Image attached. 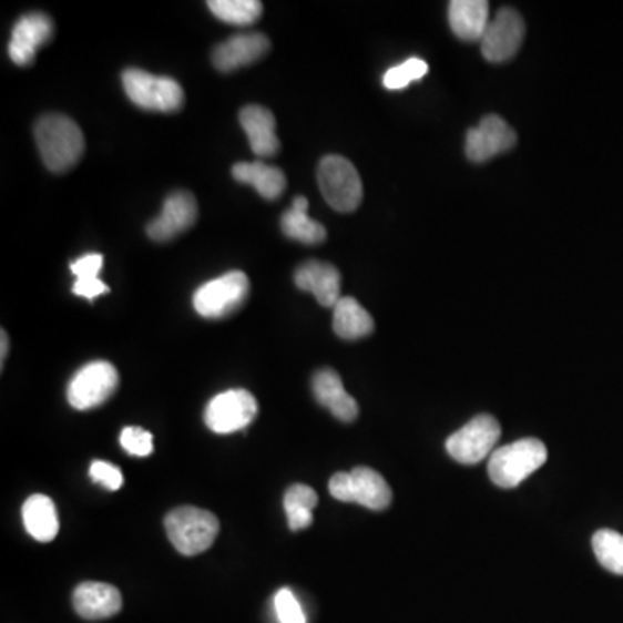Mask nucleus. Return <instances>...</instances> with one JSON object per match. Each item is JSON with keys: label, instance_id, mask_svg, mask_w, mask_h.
<instances>
[{"label": "nucleus", "instance_id": "1", "mask_svg": "<svg viewBox=\"0 0 623 623\" xmlns=\"http://www.w3.org/2000/svg\"><path fill=\"white\" fill-rule=\"evenodd\" d=\"M35 141L40 156L54 174H64L82 159L85 150L80 126L64 115H44L37 122Z\"/></svg>", "mask_w": 623, "mask_h": 623}, {"label": "nucleus", "instance_id": "2", "mask_svg": "<svg viewBox=\"0 0 623 623\" xmlns=\"http://www.w3.org/2000/svg\"><path fill=\"white\" fill-rule=\"evenodd\" d=\"M166 535L184 556H196L212 548L218 535V520L214 513L194 505H181L165 518Z\"/></svg>", "mask_w": 623, "mask_h": 623}, {"label": "nucleus", "instance_id": "3", "mask_svg": "<svg viewBox=\"0 0 623 623\" xmlns=\"http://www.w3.org/2000/svg\"><path fill=\"white\" fill-rule=\"evenodd\" d=\"M548 461V449L537 438H523L490 455V480L502 489H514Z\"/></svg>", "mask_w": 623, "mask_h": 623}, {"label": "nucleus", "instance_id": "4", "mask_svg": "<svg viewBox=\"0 0 623 623\" xmlns=\"http://www.w3.org/2000/svg\"><path fill=\"white\" fill-rule=\"evenodd\" d=\"M320 193L336 212L350 214L362 202V181L356 166L344 156L331 154L320 160L317 168Z\"/></svg>", "mask_w": 623, "mask_h": 623}, {"label": "nucleus", "instance_id": "5", "mask_svg": "<svg viewBox=\"0 0 623 623\" xmlns=\"http://www.w3.org/2000/svg\"><path fill=\"white\" fill-rule=\"evenodd\" d=\"M123 89L135 106L160 113H174L184 104V91L168 76H156L137 68H129L122 75Z\"/></svg>", "mask_w": 623, "mask_h": 623}, {"label": "nucleus", "instance_id": "6", "mask_svg": "<svg viewBox=\"0 0 623 623\" xmlns=\"http://www.w3.org/2000/svg\"><path fill=\"white\" fill-rule=\"evenodd\" d=\"M248 293V276L241 270H231L196 289L193 296L194 310L205 319H222L243 307Z\"/></svg>", "mask_w": 623, "mask_h": 623}, {"label": "nucleus", "instance_id": "7", "mask_svg": "<svg viewBox=\"0 0 623 623\" xmlns=\"http://www.w3.org/2000/svg\"><path fill=\"white\" fill-rule=\"evenodd\" d=\"M329 492L341 502H357L372 511L391 504V489L378 471L359 466L350 473H336L329 480Z\"/></svg>", "mask_w": 623, "mask_h": 623}, {"label": "nucleus", "instance_id": "8", "mask_svg": "<svg viewBox=\"0 0 623 623\" xmlns=\"http://www.w3.org/2000/svg\"><path fill=\"white\" fill-rule=\"evenodd\" d=\"M120 385L119 371L106 360L83 366L68 387V402L73 409L89 410L103 406L113 397Z\"/></svg>", "mask_w": 623, "mask_h": 623}, {"label": "nucleus", "instance_id": "9", "mask_svg": "<svg viewBox=\"0 0 623 623\" xmlns=\"http://www.w3.org/2000/svg\"><path fill=\"white\" fill-rule=\"evenodd\" d=\"M499 438L501 425L498 419L490 415H480L447 438V452L461 464H477L492 455Z\"/></svg>", "mask_w": 623, "mask_h": 623}, {"label": "nucleus", "instance_id": "10", "mask_svg": "<svg viewBox=\"0 0 623 623\" xmlns=\"http://www.w3.org/2000/svg\"><path fill=\"white\" fill-rule=\"evenodd\" d=\"M257 415V399L248 390H227L210 400L205 422L215 433L227 435L248 427Z\"/></svg>", "mask_w": 623, "mask_h": 623}, {"label": "nucleus", "instance_id": "11", "mask_svg": "<svg viewBox=\"0 0 623 623\" xmlns=\"http://www.w3.org/2000/svg\"><path fill=\"white\" fill-rule=\"evenodd\" d=\"M525 39V21L513 8H502L490 20L486 35L480 40L481 54L490 63H505L520 51Z\"/></svg>", "mask_w": 623, "mask_h": 623}, {"label": "nucleus", "instance_id": "12", "mask_svg": "<svg viewBox=\"0 0 623 623\" xmlns=\"http://www.w3.org/2000/svg\"><path fill=\"white\" fill-rule=\"evenodd\" d=\"M517 144L513 126L498 115H487L466 135V156L474 163L492 160Z\"/></svg>", "mask_w": 623, "mask_h": 623}, {"label": "nucleus", "instance_id": "13", "mask_svg": "<svg viewBox=\"0 0 623 623\" xmlns=\"http://www.w3.org/2000/svg\"><path fill=\"white\" fill-rule=\"evenodd\" d=\"M52 32H54V24L44 12H30L21 17L12 28L11 42H9L12 63L18 67L32 63L37 51L52 39Z\"/></svg>", "mask_w": 623, "mask_h": 623}, {"label": "nucleus", "instance_id": "14", "mask_svg": "<svg viewBox=\"0 0 623 623\" xmlns=\"http://www.w3.org/2000/svg\"><path fill=\"white\" fill-rule=\"evenodd\" d=\"M196 218L197 203L193 194L177 191L166 197L162 214L147 225V236L159 243H165L191 229Z\"/></svg>", "mask_w": 623, "mask_h": 623}, {"label": "nucleus", "instance_id": "15", "mask_svg": "<svg viewBox=\"0 0 623 623\" xmlns=\"http://www.w3.org/2000/svg\"><path fill=\"white\" fill-rule=\"evenodd\" d=\"M270 51V40L264 33H239L225 40L214 51V67L218 72H236L239 68L257 63Z\"/></svg>", "mask_w": 623, "mask_h": 623}, {"label": "nucleus", "instance_id": "16", "mask_svg": "<svg viewBox=\"0 0 623 623\" xmlns=\"http://www.w3.org/2000/svg\"><path fill=\"white\" fill-rule=\"evenodd\" d=\"M295 285L302 292L312 293L323 307L338 304L341 292V274L335 265L310 261L296 268Z\"/></svg>", "mask_w": 623, "mask_h": 623}, {"label": "nucleus", "instance_id": "17", "mask_svg": "<svg viewBox=\"0 0 623 623\" xmlns=\"http://www.w3.org/2000/svg\"><path fill=\"white\" fill-rule=\"evenodd\" d=\"M312 390L316 395L317 402L331 410L336 419L344 422L356 421L359 416V404L345 390L338 372L329 367L320 369L312 379Z\"/></svg>", "mask_w": 623, "mask_h": 623}, {"label": "nucleus", "instance_id": "18", "mask_svg": "<svg viewBox=\"0 0 623 623\" xmlns=\"http://www.w3.org/2000/svg\"><path fill=\"white\" fill-rule=\"evenodd\" d=\"M73 607L85 620L111 619L122 610V594L103 582H83L73 592Z\"/></svg>", "mask_w": 623, "mask_h": 623}, {"label": "nucleus", "instance_id": "19", "mask_svg": "<svg viewBox=\"0 0 623 623\" xmlns=\"http://www.w3.org/2000/svg\"><path fill=\"white\" fill-rule=\"evenodd\" d=\"M239 123L248 135L253 153L261 159H270L279 151L280 143L276 134V119L267 108L249 104L239 113Z\"/></svg>", "mask_w": 623, "mask_h": 623}, {"label": "nucleus", "instance_id": "20", "mask_svg": "<svg viewBox=\"0 0 623 623\" xmlns=\"http://www.w3.org/2000/svg\"><path fill=\"white\" fill-rule=\"evenodd\" d=\"M489 12L487 0H455L449 4L450 28L461 40H481L490 23Z\"/></svg>", "mask_w": 623, "mask_h": 623}, {"label": "nucleus", "instance_id": "21", "mask_svg": "<svg viewBox=\"0 0 623 623\" xmlns=\"http://www.w3.org/2000/svg\"><path fill=\"white\" fill-rule=\"evenodd\" d=\"M233 177L241 184H249L268 202H274L286 190V175L277 166L264 162L236 163Z\"/></svg>", "mask_w": 623, "mask_h": 623}, {"label": "nucleus", "instance_id": "22", "mask_svg": "<svg viewBox=\"0 0 623 623\" xmlns=\"http://www.w3.org/2000/svg\"><path fill=\"white\" fill-rule=\"evenodd\" d=\"M24 529L39 542L54 541L60 532V518L54 502L48 496L35 493L23 505Z\"/></svg>", "mask_w": 623, "mask_h": 623}, {"label": "nucleus", "instance_id": "23", "mask_svg": "<svg viewBox=\"0 0 623 623\" xmlns=\"http://www.w3.org/2000/svg\"><path fill=\"white\" fill-rule=\"evenodd\" d=\"M307 212V197L296 196L292 208L286 210L280 217V229L289 239L298 241L304 245H319L328 237V233L323 224L308 217Z\"/></svg>", "mask_w": 623, "mask_h": 623}, {"label": "nucleus", "instance_id": "24", "mask_svg": "<svg viewBox=\"0 0 623 623\" xmlns=\"http://www.w3.org/2000/svg\"><path fill=\"white\" fill-rule=\"evenodd\" d=\"M333 329L341 339H360L375 331L371 314L351 296L339 298L335 305Z\"/></svg>", "mask_w": 623, "mask_h": 623}, {"label": "nucleus", "instance_id": "25", "mask_svg": "<svg viewBox=\"0 0 623 623\" xmlns=\"http://www.w3.org/2000/svg\"><path fill=\"white\" fill-rule=\"evenodd\" d=\"M103 264L104 257L99 255V253H88V255L80 257L79 261L72 262L70 268H72V273L76 277L75 285L72 288L73 295L82 296V298H88L89 302H92L98 296L110 293L106 283L99 279V273H101Z\"/></svg>", "mask_w": 623, "mask_h": 623}, {"label": "nucleus", "instance_id": "26", "mask_svg": "<svg viewBox=\"0 0 623 623\" xmlns=\"http://www.w3.org/2000/svg\"><path fill=\"white\" fill-rule=\"evenodd\" d=\"M319 498H317L316 490L310 489L308 486H302V483H296V486L289 487L285 493V511L286 517H288V525L293 532H298V530L307 529L312 525L314 521V508H316Z\"/></svg>", "mask_w": 623, "mask_h": 623}, {"label": "nucleus", "instance_id": "27", "mask_svg": "<svg viewBox=\"0 0 623 623\" xmlns=\"http://www.w3.org/2000/svg\"><path fill=\"white\" fill-rule=\"evenodd\" d=\"M208 8L218 20L236 27L255 23L264 11L261 0H210Z\"/></svg>", "mask_w": 623, "mask_h": 623}, {"label": "nucleus", "instance_id": "28", "mask_svg": "<svg viewBox=\"0 0 623 623\" xmlns=\"http://www.w3.org/2000/svg\"><path fill=\"white\" fill-rule=\"evenodd\" d=\"M592 549L601 566L615 575H623V535L615 530H598L592 537Z\"/></svg>", "mask_w": 623, "mask_h": 623}, {"label": "nucleus", "instance_id": "29", "mask_svg": "<svg viewBox=\"0 0 623 623\" xmlns=\"http://www.w3.org/2000/svg\"><path fill=\"white\" fill-rule=\"evenodd\" d=\"M428 73L427 61L419 60V58H410L404 61L399 67H394L385 73L384 85L388 91H400L406 89L409 83L421 80Z\"/></svg>", "mask_w": 623, "mask_h": 623}, {"label": "nucleus", "instance_id": "30", "mask_svg": "<svg viewBox=\"0 0 623 623\" xmlns=\"http://www.w3.org/2000/svg\"><path fill=\"white\" fill-rule=\"evenodd\" d=\"M120 443L132 456L146 458L153 455V435L144 428L126 427L120 435Z\"/></svg>", "mask_w": 623, "mask_h": 623}, {"label": "nucleus", "instance_id": "31", "mask_svg": "<svg viewBox=\"0 0 623 623\" xmlns=\"http://www.w3.org/2000/svg\"><path fill=\"white\" fill-rule=\"evenodd\" d=\"M274 604H276L277 619L280 623H307L300 603L289 589H280Z\"/></svg>", "mask_w": 623, "mask_h": 623}, {"label": "nucleus", "instance_id": "32", "mask_svg": "<svg viewBox=\"0 0 623 623\" xmlns=\"http://www.w3.org/2000/svg\"><path fill=\"white\" fill-rule=\"evenodd\" d=\"M92 480L99 486H103L104 489L115 492V490L122 489L123 486V474L122 471L116 468V466L110 464V462L94 461L91 464Z\"/></svg>", "mask_w": 623, "mask_h": 623}, {"label": "nucleus", "instance_id": "33", "mask_svg": "<svg viewBox=\"0 0 623 623\" xmlns=\"http://www.w3.org/2000/svg\"><path fill=\"white\" fill-rule=\"evenodd\" d=\"M0 344H2V351H0V359H2V366H4L6 357H8V351H9V338L8 335H6V331H2V341H0Z\"/></svg>", "mask_w": 623, "mask_h": 623}]
</instances>
